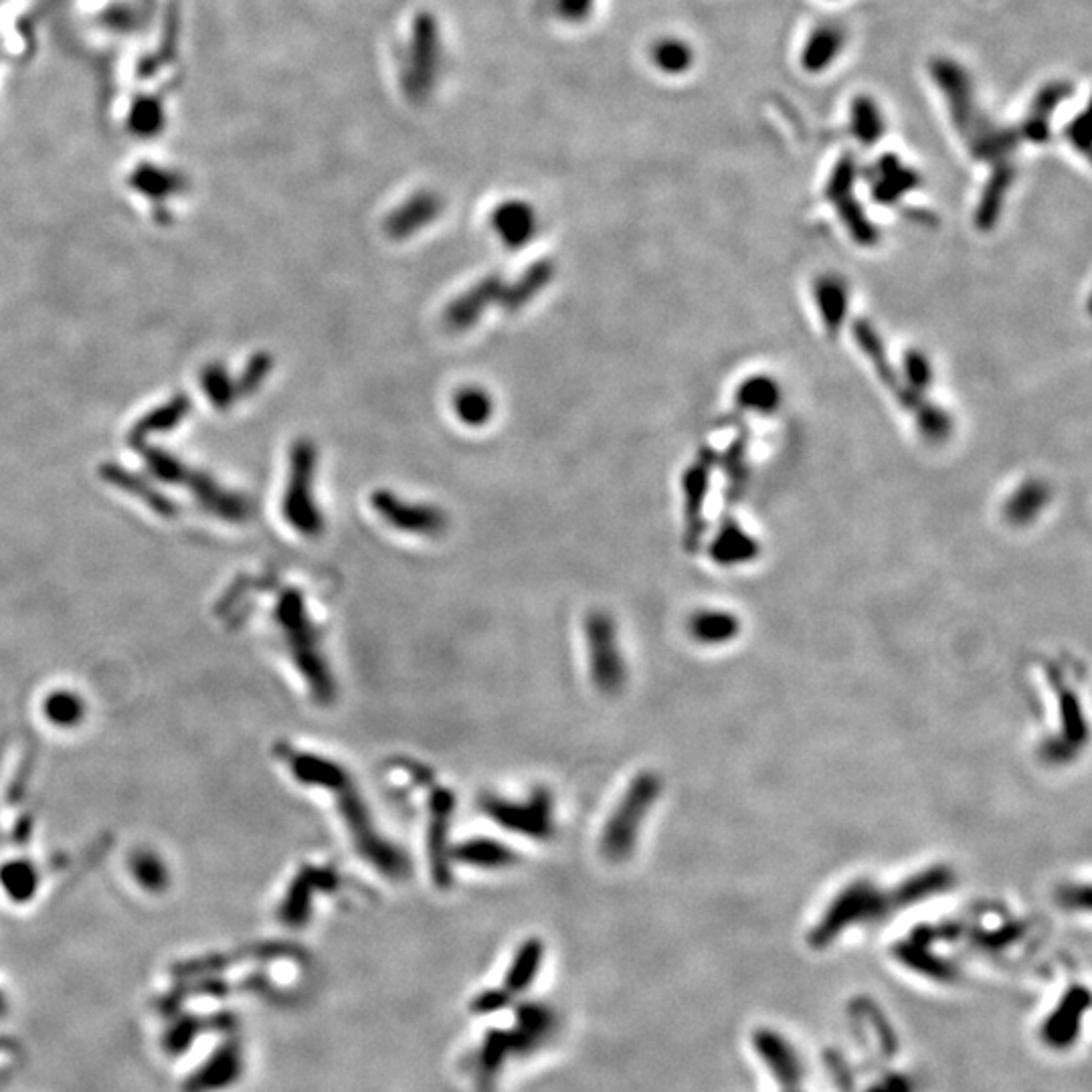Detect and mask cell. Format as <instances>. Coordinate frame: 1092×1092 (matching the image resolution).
Wrapping results in <instances>:
<instances>
[{
    "label": "cell",
    "mask_w": 1092,
    "mask_h": 1092,
    "mask_svg": "<svg viewBox=\"0 0 1092 1092\" xmlns=\"http://www.w3.org/2000/svg\"><path fill=\"white\" fill-rule=\"evenodd\" d=\"M813 292H815V302L819 306V312H822L828 332L836 336L846 318V306H848L846 286L838 278L826 276L815 282Z\"/></svg>",
    "instance_id": "cell-17"
},
{
    "label": "cell",
    "mask_w": 1092,
    "mask_h": 1092,
    "mask_svg": "<svg viewBox=\"0 0 1092 1092\" xmlns=\"http://www.w3.org/2000/svg\"><path fill=\"white\" fill-rule=\"evenodd\" d=\"M280 618L290 632L292 648L296 652L298 666L302 668L312 692L320 702H330L336 696L334 674L326 664V658L320 652L318 630L308 618L304 599L296 591H288L280 605Z\"/></svg>",
    "instance_id": "cell-4"
},
{
    "label": "cell",
    "mask_w": 1092,
    "mask_h": 1092,
    "mask_svg": "<svg viewBox=\"0 0 1092 1092\" xmlns=\"http://www.w3.org/2000/svg\"><path fill=\"white\" fill-rule=\"evenodd\" d=\"M271 357L269 355H257L253 361H249L243 377L239 379V389H241V395H249L253 391H257V387L267 379L269 371H271Z\"/></svg>",
    "instance_id": "cell-30"
},
{
    "label": "cell",
    "mask_w": 1092,
    "mask_h": 1092,
    "mask_svg": "<svg viewBox=\"0 0 1092 1092\" xmlns=\"http://www.w3.org/2000/svg\"><path fill=\"white\" fill-rule=\"evenodd\" d=\"M854 158L844 156L836 166L832 180L828 184V196L838 207L840 217L848 225V231L860 245H872L876 241V231L870 221L864 217L858 200L854 198Z\"/></svg>",
    "instance_id": "cell-11"
},
{
    "label": "cell",
    "mask_w": 1092,
    "mask_h": 1092,
    "mask_svg": "<svg viewBox=\"0 0 1092 1092\" xmlns=\"http://www.w3.org/2000/svg\"><path fill=\"white\" fill-rule=\"evenodd\" d=\"M492 229L510 251L522 249L536 233V215L526 202H504L492 213Z\"/></svg>",
    "instance_id": "cell-13"
},
{
    "label": "cell",
    "mask_w": 1092,
    "mask_h": 1092,
    "mask_svg": "<svg viewBox=\"0 0 1092 1092\" xmlns=\"http://www.w3.org/2000/svg\"><path fill=\"white\" fill-rule=\"evenodd\" d=\"M933 74L945 98L949 100L953 122L959 134L967 140L973 156L985 162H993L995 166L1007 164V156L1017 148L1019 140L1023 138L1021 126L997 128L991 124L989 118L977 112L969 80L957 63L941 59L935 63Z\"/></svg>",
    "instance_id": "cell-3"
},
{
    "label": "cell",
    "mask_w": 1092,
    "mask_h": 1092,
    "mask_svg": "<svg viewBox=\"0 0 1092 1092\" xmlns=\"http://www.w3.org/2000/svg\"><path fill=\"white\" fill-rule=\"evenodd\" d=\"M656 59H658V65L662 70H666L670 74H678V72H684L686 67H690L692 53H690V47H686L684 43L666 41V43L658 45Z\"/></svg>",
    "instance_id": "cell-28"
},
{
    "label": "cell",
    "mask_w": 1092,
    "mask_h": 1092,
    "mask_svg": "<svg viewBox=\"0 0 1092 1092\" xmlns=\"http://www.w3.org/2000/svg\"><path fill=\"white\" fill-rule=\"evenodd\" d=\"M439 211H441V200L435 194L421 192V194L409 198L403 207H399L387 219L385 229H387L389 237H393V239H407V237L419 233L421 229H425V225L433 223L437 219Z\"/></svg>",
    "instance_id": "cell-15"
},
{
    "label": "cell",
    "mask_w": 1092,
    "mask_h": 1092,
    "mask_svg": "<svg viewBox=\"0 0 1092 1092\" xmlns=\"http://www.w3.org/2000/svg\"><path fill=\"white\" fill-rule=\"evenodd\" d=\"M1046 504V488L1040 482L1023 484L1007 504V516L1013 522L1032 520Z\"/></svg>",
    "instance_id": "cell-25"
},
{
    "label": "cell",
    "mask_w": 1092,
    "mask_h": 1092,
    "mask_svg": "<svg viewBox=\"0 0 1092 1092\" xmlns=\"http://www.w3.org/2000/svg\"><path fill=\"white\" fill-rule=\"evenodd\" d=\"M371 506L383 522L411 536L435 538L449 528V516L439 506L411 502L391 490H377L371 496Z\"/></svg>",
    "instance_id": "cell-9"
},
{
    "label": "cell",
    "mask_w": 1092,
    "mask_h": 1092,
    "mask_svg": "<svg viewBox=\"0 0 1092 1092\" xmlns=\"http://www.w3.org/2000/svg\"><path fill=\"white\" fill-rule=\"evenodd\" d=\"M202 385L217 409H229L241 395L239 383H233L223 367H209L202 375Z\"/></svg>",
    "instance_id": "cell-26"
},
{
    "label": "cell",
    "mask_w": 1092,
    "mask_h": 1092,
    "mask_svg": "<svg viewBox=\"0 0 1092 1092\" xmlns=\"http://www.w3.org/2000/svg\"><path fill=\"white\" fill-rule=\"evenodd\" d=\"M482 811L500 828L544 842L555 836V803L546 789H536L528 799L516 801L500 795H484Z\"/></svg>",
    "instance_id": "cell-6"
},
{
    "label": "cell",
    "mask_w": 1092,
    "mask_h": 1092,
    "mask_svg": "<svg viewBox=\"0 0 1092 1092\" xmlns=\"http://www.w3.org/2000/svg\"><path fill=\"white\" fill-rule=\"evenodd\" d=\"M757 555V544L746 532L734 524L726 522L712 544V557L720 563H734V561H746Z\"/></svg>",
    "instance_id": "cell-21"
},
{
    "label": "cell",
    "mask_w": 1092,
    "mask_h": 1092,
    "mask_svg": "<svg viewBox=\"0 0 1092 1092\" xmlns=\"http://www.w3.org/2000/svg\"><path fill=\"white\" fill-rule=\"evenodd\" d=\"M842 45H844V33L840 29L836 27L817 29L805 45L801 63L807 72H813V74L824 72L840 55Z\"/></svg>",
    "instance_id": "cell-18"
},
{
    "label": "cell",
    "mask_w": 1092,
    "mask_h": 1092,
    "mask_svg": "<svg viewBox=\"0 0 1092 1092\" xmlns=\"http://www.w3.org/2000/svg\"><path fill=\"white\" fill-rule=\"evenodd\" d=\"M338 884V876L334 870H322V868H308L298 878L292 899H290V911L294 921H304L310 909V897L314 889L322 891H334Z\"/></svg>",
    "instance_id": "cell-22"
},
{
    "label": "cell",
    "mask_w": 1092,
    "mask_h": 1092,
    "mask_svg": "<svg viewBox=\"0 0 1092 1092\" xmlns=\"http://www.w3.org/2000/svg\"><path fill=\"white\" fill-rule=\"evenodd\" d=\"M915 184H917V176L911 170L903 168L899 160L895 158L880 160L878 180L874 182V198L880 202H893Z\"/></svg>",
    "instance_id": "cell-23"
},
{
    "label": "cell",
    "mask_w": 1092,
    "mask_h": 1092,
    "mask_svg": "<svg viewBox=\"0 0 1092 1092\" xmlns=\"http://www.w3.org/2000/svg\"><path fill=\"white\" fill-rule=\"evenodd\" d=\"M852 126H854V134L864 144H874L884 134V120H882L876 104L872 100H868V98H860L854 104Z\"/></svg>",
    "instance_id": "cell-27"
},
{
    "label": "cell",
    "mask_w": 1092,
    "mask_h": 1092,
    "mask_svg": "<svg viewBox=\"0 0 1092 1092\" xmlns=\"http://www.w3.org/2000/svg\"><path fill=\"white\" fill-rule=\"evenodd\" d=\"M318 473V449L310 439L294 443L290 453L288 490L284 496L286 520L304 536L316 538L324 530V514L314 494Z\"/></svg>",
    "instance_id": "cell-5"
},
{
    "label": "cell",
    "mask_w": 1092,
    "mask_h": 1092,
    "mask_svg": "<svg viewBox=\"0 0 1092 1092\" xmlns=\"http://www.w3.org/2000/svg\"><path fill=\"white\" fill-rule=\"evenodd\" d=\"M738 405L742 409L759 411V413H771L777 409L781 393L773 379L767 377H750L744 381L738 389Z\"/></svg>",
    "instance_id": "cell-24"
},
{
    "label": "cell",
    "mask_w": 1092,
    "mask_h": 1092,
    "mask_svg": "<svg viewBox=\"0 0 1092 1092\" xmlns=\"http://www.w3.org/2000/svg\"><path fill=\"white\" fill-rule=\"evenodd\" d=\"M453 809V793L445 787H433L429 793V858L433 880L441 889H447L451 884L449 830Z\"/></svg>",
    "instance_id": "cell-10"
},
{
    "label": "cell",
    "mask_w": 1092,
    "mask_h": 1092,
    "mask_svg": "<svg viewBox=\"0 0 1092 1092\" xmlns=\"http://www.w3.org/2000/svg\"><path fill=\"white\" fill-rule=\"evenodd\" d=\"M658 795V781L652 775H640L618 803L601 834V854L609 862H624L634 846L640 824Z\"/></svg>",
    "instance_id": "cell-7"
},
{
    "label": "cell",
    "mask_w": 1092,
    "mask_h": 1092,
    "mask_svg": "<svg viewBox=\"0 0 1092 1092\" xmlns=\"http://www.w3.org/2000/svg\"><path fill=\"white\" fill-rule=\"evenodd\" d=\"M1013 182V170L1007 164H997L995 172L989 180V184L983 190V198L977 209V225L979 229H991V225L997 221L1005 194Z\"/></svg>",
    "instance_id": "cell-20"
},
{
    "label": "cell",
    "mask_w": 1092,
    "mask_h": 1092,
    "mask_svg": "<svg viewBox=\"0 0 1092 1092\" xmlns=\"http://www.w3.org/2000/svg\"><path fill=\"white\" fill-rule=\"evenodd\" d=\"M905 375L909 381V389L921 393L931 383V365L919 351H911L905 357Z\"/></svg>",
    "instance_id": "cell-29"
},
{
    "label": "cell",
    "mask_w": 1092,
    "mask_h": 1092,
    "mask_svg": "<svg viewBox=\"0 0 1092 1092\" xmlns=\"http://www.w3.org/2000/svg\"><path fill=\"white\" fill-rule=\"evenodd\" d=\"M714 465V453L702 451L698 459L686 469L682 480L684 490V514H686V542L696 546L702 532V510L710 486V473Z\"/></svg>",
    "instance_id": "cell-12"
},
{
    "label": "cell",
    "mask_w": 1092,
    "mask_h": 1092,
    "mask_svg": "<svg viewBox=\"0 0 1092 1092\" xmlns=\"http://www.w3.org/2000/svg\"><path fill=\"white\" fill-rule=\"evenodd\" d=\"M555 271L557 267L551 259H540L514 282H504L500 273H488L447 304L443 326L455 334L467 332L494 306H500L506 314H516L551 286Z\"/></svg>",
    "instance_id": "cell-2"
},
{
    "label": "cell",
    "mask_w": 1092,
    "mask_h": 1092,
    "mask_svg": "<svg viewBox=\"0 0 1092 1092\" xmlns=\"http://www.w3.org/2000/svg\"><path fill=\"white\" fill-rule=\"evenodd\" d=\"M451 862L480 870H502L518 862V854L492 838H469L451 850Z\"/></svg>",
    "instance_id": "cell-14"
},
{
    "label": "cell",
    "mask_w": 1092,
    "mask_h": 1092,
    "mask_svg": "<svg viewBox=\"0 0 1092 1092\" xmlns=\"http://www.w3.org/2000/svg\"><path fill=\"white\" fill-rule=\"evenodd\" d=\"M755 1042L759 1054L763 1056L767 1066H771L773 1074L787 1086H797L803 1076V1068L797 1052L789 1046V1042L775 1032H759Z\"/></svg>",
    "instance_id": "cell-16"
},
{
    "label": "cell",
    "mask_w": 1092,
    "mask_h": 1092,
    "mask_svg": "<svg viewBox=\"0 0 1092 1092\" xmlns=\"http://www.w3.org/2000/svg\"><path fill=\"white\" fill-rule=\"evenodd\" d=\"M294 773L300 781L326 789L330 795H334L338 815L363 860L391 880H403L409 876L411 866L407 856L377 830L365 797L361 795L353 775L340 763L320 755L302 753L294 759Z\"/></svg>",
    "instance_id": "cell-1"
},
{
    "label": "cell",
    "mask_w": 1092,
    "mask_h": 1092,
    "mask_svg": "<svg viewBox=\"0 0 1092 1092\" xmlns=\"http://www.w3.org/2000/svg\"><path fill=\"white\" fill-rule=\"evenodd\" d=\"M494 411V399L482 387H463L453 395V413L467 427H484Z\"/></svg>",
    "instance_id": "cell-19"
},
{
    "label": "cell",
    "mask_w": 1092,
    "mask_h": 1092,
    "mask_svg": "<svg viewBox=\"0 0 1092 1092\" xmlns=\"http://www.w3.org/2000/svg\"><path fill=\"white\" fill-rule=\"evenodd\" d=\"M585 644L589 672L595 688L603 694H616L626 682V664L618 646L613 620L603 611H591L585 620Z\"/></svg>",
    "instance_id": "cell-8"
}]
</instances>
